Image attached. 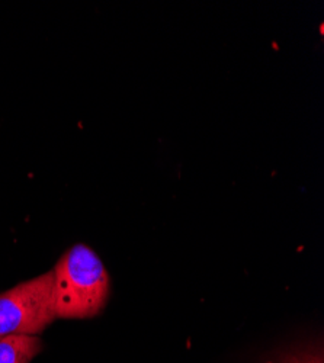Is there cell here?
Masks as SVG:
<instances>
[{
    "mask_svg": "<svg viewBox=\"0 0 324 363\" xmlns=\"http://www.w3.org/2000/svg\"><path fill=\"white\" fill-rule=\"evenodd\" d=\"M57 318H92L106 306L109 275L99 256L84 245L69 249L52 269Z\"/></svg>",
    "mask_w": 324,
    "mask_h": 363,
    "instance_id": "obj_1",
    "label": "cell"
},
{
    "mask_svg": "<svg viewBox=\"0 0 324 363\" xmlns=\"http://www.w3.org/2000/svg\"><path fill=\"white\" fill-rule=\"evenodd\" d=\"M52 270L0 294V336H37L55 318Z\"/></svg>",
    "mask_w": 324,
    "mask_h": 363,
    "instance_id": "obj_2",
    "label": "cell"
},
{
    "mask_svg": "<svg viewBox=\"0 0 324 363\" xmlns=\"http://www.w3.org/2000/svg\"><path fill=\"white\" fill-rule=\"evenodd\" d=\"M41 349L37 336H0V363H29Z\"/></svg>",
    "mask_w": 324,
    "mask_h": 363,
    "instance_id": "obj_3",
    "label": "cell"
},
{
    "mask_svg": "<svg viewBox=\"0 0 324 363\" xmlns=\"http://www.w3.org/2000/svg\"><path fill=\"white\" fill-rule=\"evenodd\" d=\"M284 363H323V357L320 354H300L288 359Z\"/></svg>",
    "mask_w": 324,
    "mask_h": 363,
    "instance_id": "obj_4",
    "label": "cell"
}]
</instances>
